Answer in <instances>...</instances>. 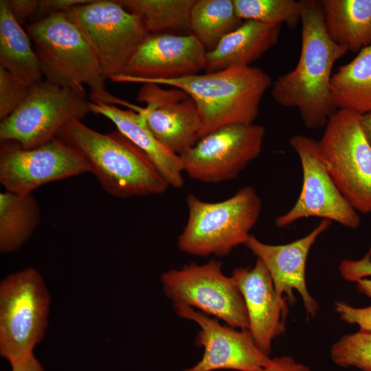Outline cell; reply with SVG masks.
<instances>
[{
	"label": "cell",
	"instance_id": "obj_1",
	"mask_svg": "<svg viewBox=\"0 0 371 371\" xmlns=\"http://www.w3.org/2000/svg\"><path fill=\"white\" fill-rule=\"evenodd\" d=\"M302 43L297 64L272 84L271 96L281 106L298 110L309 129L325 127L338 110L330 83L335 63L348 51L328 36L320 1L300 0Z\"/></svg>",
	"mask_w": 371,
	"mask_h": 371
},
{
	"label": "cell",
	"instance_id": "obj_2",
	"mask_svg": "<svg viewBox=\"0 0 371 371\" xmlns=\"http://www.w3.org/2000/svg\"><path fill=\"white\" fill-rule=\"evenodd\" d=\"M56 137L85 158L103 190L112 196L160 194L170 187L147 155L118 131L104 134L74 120Z\"/></svg>",
	"mask_w": 371,
	"mask_h": 371
},
{
	"label": "cell",
	"instance_id": "obj_3",
	"mask_svg": "<svg viewBox=\"0 0 371 371\" xmlns=\"http://www.w3.org/2000/svg\"><path fill=\"white\" fill-rule=\"evenodd\" d=\"M137 83L166 85L186 92L199 111V140L226 125L254 124L261 100L273 84L268 74L251 66L232 67L177 78L142 80Z\"/></svg>",
	"mask_w": 371,
	"mask_h": 371
},
{
	"label": "cell",
	"instance_id": "obj_4",
	"mask_svg": "<svg viewBox=\"0 0 371 371\" xmlns=\"http://www.w3.org/2000/svg\"><path fill=\"white\" fill-rule=\"evenodd\" d=\"M45 80L85 92L91 101L117 105L119 98L105 89L106 79L98 59L78 27L65 13L49 14L26 26Z\"/></svg>",
	"mask_w": 371,
	"mask_h": 371
},
{
	"label": "cell",
	"instance_id": "obj_5",
	"mask_svg": "<svg viewBox=\"0 0 371 371\" xmlns=\"http://www.w3.org/2000/svg\"><path fill=\"white\" fill-rule=\"evenodd\" d=\"M188 220L177 240L179 249L187 254L225 257L236 247L245 245L262 209L260 198L251 186L218 202L187 196Z\"/></svg>",
	"mask_w": 371,
	"mask_h": 371
},
{
	"label": "cell",
	"instance_id": "obj_6",
	"mask_svg": "<svg viewBox=\"0 0 371 371\" xmlns=\"http://www.w3.org/2000/svg\"><path fill=\"white\" fill-rule=\"evenodd\" d=\"M51 295L42 275L28 267L0 282V355L10 365L33 355L48 324Z\"/></svg>",
	"mask_w": 371,
	"mask_h": 371
},
{
	"label": "cell",
	"instance_id": "obj_7",
	"mask_svg": "<svg viewBox=\"0 0 371 371\" xmlns=\"http://www.w3.org/2000/svg\"><path fill=\"white\" fill-rule=\"evenodd\" d=\"M361 115L338 109L317 141L324 164L339 190L355 210L371 212V146Z\"/></svg>",
	"mask_w": 371,
	"mask_h": 371
},
{
	"label": "cell",
	"instance_id": "obj_8",
	"mask_svg": "<svg viewBox=\"0 0 371 371\" xmlns=\"http://www.w3.org/2000/svg\"><path fill=\"white\" fill-rule=\"evenodd\" d=\"M85 92L41 80L32 85L21 105L0 124V140L31 149L56 137L68 122L91 112Z\"/></svg>",
	"mask_w": 371,
	"mask_h": 371
},
{
	"label": "cell",
	"instance_id": "obj_9",
	"mask_svg": "<svg viewBox=\"0 0 371 371\" xmlns=\"http://www.w3.org/2000/svg\"><path fill=\"white\" fill-rule=\"evenodd\" d=\"M65 14L91 47L106 78L122 74L149 35L141 18L118 1L92 0Z\"/></svg>",
	"mask_w": 371,
	"mask_h": 371
},
{
	"label": "cell",
	"instance_id": "obj_10",
	"mask_svg": "<svg viewBox=\"0 0 371 371\" xmlns=\"http://www.w3.org/2000/svg\"><path fill=\"white\" fill-rule=\"evenodd\" d=\"M215 258L164 272L163 291L173 304H185L238 329H248L249 319L240 291L231 276L225 275Z\"/></svg>",
	"mask_w": 371,
	"mask_h": 371
},
{
	"label": "cell",
	"instance_id": "obj_11",
	"mask_svg": "<svg viewBox=\"0 0 371 371\" xmlns=\"http://www.w3.org/2000/svg\"><path fill=\"white\" fill-rule=\"evenodd\" d=\"M265 135V127L255 123L222 126L179 156L183 172L203 183L232 180L258 157Z\"/></svg>",
	"mask_w": 371,
	"mask_h": 371
},
{
	"label": "cell",
	"instance_id": "obj_12",
	"mask_svg": "<svg viewBox=\"0 0 371 371\" xmlns=\"http://www.w3.org/2000/svg\"><path fill=\"white\" fill-rule=\"evenodd\" d=\"M91 173L85 158L55 137L31 149L12 141H1L0 182L5 190L27 194L49 182Z\"/></svg>",
	"mask_w": 371,
	"mask_h": 371
},
{
	"label": "cell",
	"instance_id": "obj_13",
	"mask_svg": "<svg viewBox=\"0 0 371 371\" xmlns=\"http://www.w3.org/2000/svg\"><path fill=\"white\" fill-rule=\"evenodd\" d=\"M291 147L300 160L303 184L293 207L278 216L275 225L282 228L304 218L318 217L335 221L349 229H357L361 219L333 181L321 157L317 141L304 135H294Z\"/></svg>",
	"mask_w": 371,
	"mask_h": 371
},
{
	"label": "cell",
	"instance_id": "obj_14",
	"mask_svg": "<svg viewBox=\"0 0 371 371\" xmlns=\"http://www.w3.org/2000/svg\"><path fill=\"white\" fill-rule=\"evenodd\" d=\"M173 306L179 317L197 324L195 344L203 348L201 360L183 371H262L270 361L248 329L222 325L217 319L185 304Z\"/></svg>",
	"mask_w": 371,
	"mask_h": 371
},
{
	"label": "cell",
	"instance_id": "obj_15",
	"mask_svg": "<svg viewBox=\"0 0 371 371\" xmlns=\"http://www.w3.org/2000/svg\"><path fill=\"white\" fill-rule=\"evenodd\" d=\"M207 50L192 34H149L123 72L111 76L115 82L171 79L199 74L205 69Z\"/></svg>",
	"mask_w": 371,
	"mask_h": 371
},
{
	"label": "cell",
	"instance_id": "obj_16",
	"mask_svg": "<svg viewBox=\"0 0 371 371\" xmlns=\"http://www.w3.org/2000/svg\"><path fill=\"white\" fill-rule=\"evenodd\" d=\"M137 100L146 104L138 113L155 137L167 149L181 156L199 141L200 117L193 99L184 91L142 84Z\"/></svg>",
	"mask_w": 371,
	"mask_h": 371
},
{
	"label": "cell",
	"instance_id": "obj_17",
	"mask_svg": "<svg viewBox=\"0 0 371 371\" xmlns=\"http://www.w3.org/2000/svg\"><path fill=\"white\" fill-rule=\"evenodd\" d=\"M331 223L322 219L309 234L288 244H266L251 234L245 245L265 265L277 293L293 304L296 300L293 291L296 290L302 298L307 315L312 317L316 315L319 304L307 289L306 260L311 247Z\"/></svg>",
	"mask_w": 371,
	"mask_h": 371
},
{
	"label": "cell",
	"instance_id": "obj_18",
	"mask_svg": "<svg viewBox=\"0 0 371 371\" xmlns=\"http://www.w3.org/2000/svg\"><path fill=\"white\" fill-rule=\"evenodd\" d=\"M231 277L244 300L249 330L258 347L269 355L272 341L285 331L286 300L277 293L267 269L258 258L251 268L234 269Z\"/></svg>",
	"mask_w": 371,
	"mask_h": 371
},
{
	"label": "cell",
	"instance_id": "obj_19",
	"mask_svg": "<svg viewBox=\"0 0 371 371\" xmlns=\"http://www.w3.org/2000/svg\"><path fill=\"white\" fill-rule=\"evenodd\" d=\"M89 108L91 113L110 120L120 133L142 150L169 186L180 188L183 186L184 172L179 156L170 151L155 137L142 114L99 101H90Z\"/></svg>",
	"mask_w": 371,
	"mask_h": 371
},
{
	"label": "cell",
	"instance_id": "obj_20",
	"mask_svg": "<svg viewBox=\"0 0 371 371\" xmlns=\"http://www.w3.org/2000/svg\"><path fill=\"white\" fill-rule=\"evenodd\" d=\"M282 25L245 21L207 51L205 70L214 72L238 66H250L278 43Z\"/></svg>",
	"mask_w": 371,
	"mask_h": 371
},
{
	"label": "cell",
	"instance_id": "obj_21",
	"mask_svg": "<svg viewBox=\"0 0 371 371\" xmlns=\"http://www.w3.org/2000/svg\"><path fill=\"white\" fill-rule=\"evenodd\" d=\"M0 66L29 87L43 76L31 39L12 15L8 0L0 1Z\"/></svg>",
	"mask_w": 371,
	"mask_h": 371
},
{
	"label": "cell",
	"instance_id": "obj_22",
	"mask_svg": "<svg viewBox=\"0 0 371 371\" xmlns=\"http://www.w3.org/2000/svg\"><path fill=\"white\" fill-rule=\"evenodd\" d=\"M330 38L348 51L371 45V0H321Z\"/></svg>",
	"mask_w": 371,
	"mask_h": 371
},
{
	"label": "cell",
	"instance_id": "obj_23",
	"mask_svg": "<svg viewBox=\"0 0 371 371\" xmlns=\"http://www.w3.org/2000/svg\"><path fill=\"white\" fill-rule=\"evenodd\" d=\"M330 91L337 109L360 115L371 111V45L333 74Z\"/></svg>",
	"mask_w": 371,
	"mask_h": 371
},
{
	"label": "cell",
	"instance_id": "obj_24",
	"mask_svg": "<svg viewBox=\"0 0 371 371\" xmlns=\"http://www.w3.org/2000/svg\"><path fill=\"white\" fill-rule=\"evenodd\" d=\"M40 221V207L32 193L1 192L0 252L5 254L19 250L32 236Z\"/></svg>",
	"mask_w": 371,
	"mask_h": 371
},
{
	"label": "cell",
	"instance_id": "obj_25",
	"mask_svg": "<svg viewBox=\"0 0 371 371\" xmlns=\"http://www.w3.org/2000/svg\"><path fill=\"white\" fill-rule=\"evenodd\" d=\"M243 22L236 14L234 0H195L189 27L191 34L210 51Z\"/></svg>",
	"mask_w": 371,
	"mask_h": 371
},
{
	"label": "cell",
	"instance_id": "obj_26",
	"mask_svg": "<svg viewBox=\"0 0 371 371\" xmlns=\"http://www.w3.org/2000/svg\"><path fill=\"white\" fill-rule=\"evenodd\" d=\"M138 15L149 34L190 30V14L195 0H118Z\"/></svg>",
	"mask_w": 371,
	"mask_h": 371
},
{
	"label": "cell",
	"instance_id": "obj_27",
	"mask_svg": "<svg viewBox=\"0 0 371 371\" xmlns=\"http://www.w3.org/2000/svg\"><path fill=\"white\" fill-rule=\"evenodd\" d=\"M237 16L243 21L269 25L285 24L294 29L301 21V4L295 0H234Z\"/></svg>",
	"mask_w": 371,
	"mask_h": 371
},
{
	"label": "cell",
	"instance_id": "obj_28",
	"mask_svg": "<svg viewBox=\"0 0 371 371\" xmlns=\"http://www.w3.org/2000/svg\"><path fill=\"white\" fill-rule=\"evenodd\" d=\"M330 357L339 367L371 371V333L359 330L344 335L333 345Z\"/></svg>",
	"mask_w": 371,
	"mask_h": 371
},
{
	"label": "cell",
	"instance_id": "obj_29",
	"mask_svg": "<svg viewBox=\"0 0 371 371\" xmlns=\"http://www.w3.org/2000/svg\"><path fill=\"white\" fill-rule=\"evenodd\" d=\"M31 87L18 81L0 66V120L12 114L27 97Z\"/></svg>",
	"mask_w": 371,
	"mask_h": 371
},
{
	"label": "cell",
	"instance_id": "obj_30",
	"mask_svg": "<svg viewBox=\"0 0 371 371\" xmlns=\"http://www.w3.org/2000/svg\"><path fill=\"white\" fill-rule=\"evenodd\" d=\"M334 309L339 318L349 324H357L360 330L371 333V306L356 308L342 301L334 303Z\"/></svg>",
	"mask_w": 371,
	"mask_h": 371
},
{
	"label": "cell",
	"instance_id": "obj_31",
	"mask_svg": "<svg viewBox=\"0 0 371 371\" xmlns=\"http://www.w3.org/2000/svg\"><path fill=\"white\" fill-rule=\"evenodd\" d=\"M339 271L346 280L351 282L371 276V248L362 259L341 261Z\"/></svg>",
	"mask_w": 371,
	"mask_h": 371
},
{
	"label": "cell",
	"instance_id": "obj_32",
	"mask_svg": "<svg viewBox=\"0 0 371 371\" xmlns=\"http://www.w3.org/2000/svg\"><path fill=\"white\" fill-rule=\"evenodd\" d=\"M92 0H39L36 12L38 19L55 13H66L74 7L89 3ZM36 20V21H37Z\"/></svg>",
	"mask_w": 371,
	"mask_h": 371
},
{
	"label": "cell",
	"instance_id": "obj_33",
	"mask_svg": "<svg viewBox=\"0 0 371 371\" xmlns=\"http://www.w3.org/2000/svg\"><path fill=\"white\" fill-rule=\"evenodd\" d=\"M12 15L21 24L32 14H36L38 0H8Z\"/></svg>",
	"mask_w": 371,
	"mask_h": 371
},
{
	"label": "cell",
	"instance_id": "obj_34",
	"mask_svg": "<svg viewBox=\"0 0 371 371\" xmlns=\"http://www.w3.org/2000/svg\"><path fill=\"white\" fill-rule=\"evenodd\" d=\"M262 371H312L308 366L296 362L291 357L271 358Z\"/></svg>",
	"mask_w": 371,
	"mask_h": 371
},
{
	"label": "cell",
	"instance_id": "obj_35",
	"mask_svg": "<svg viewBox=\"0 0 371 371\" xmlns=\"http://www.w3.org/2000/svg\"><path fill=\"white\" fill-rule=\"evenodd\" d=\"M12 371H45L43 366L33 355L11 365Z\"/></svg>",
	"mask_w": 371,
	"mask_h": 371
},
{
	"label": "cell",
	"instance_id": "obj_36",
	"mask_svg": "<svg viewBox=\"0 0 371 371\" xmlns=\"http://www.w3.org/2000/svg\"><path fill=\"white\" fill-rule=\"evenodd\" d=\"M360 121L365 136L371 146V111L361 114Z\"/></svg>",
	"mask_w": 371,
	"mask_h": 371
},
{
	"label": "cell",
	"instance_id": "obj_37",
	"mask_svg": "<svg viewBox=\"0 0 371 371\" xmlns=\"http://www.w3.org/2000/svg\"><path fill=\"white\" fill-rule=\"evenodd\" d=\"M358 291L371 298V279L359 278L355 281Z\"/></svg>",
	"mask_w": 371,
	"mask_h": 371
}]
</instances>
